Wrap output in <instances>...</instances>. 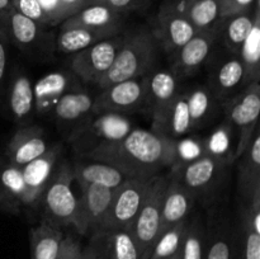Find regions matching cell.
<instances>
[{
  "mask_svg": "<svg viewBox=\"0 0 260 259\" xmlns=\"http://www.w3.org/2000/svg\"><path fill=\"white\" fill-rule=\"evenodd\" d=\"M241 63L244 68L245 85L259 81L260 79V8L256 10L253 28L246 37L240 52Z\"/></svg>",
  "mask_w": 260,
  "mask_h": 259,
  "instance_id": "obj_34",
  "label": "cell"
},
{
  "mask_svg": "<svg viewBox=\"0 0 260 259\" xmlns=\"http://www.w3.org/2000/svg\"><path fill=\"white\" fill-rule=\"evenodd\" d=\"M96 234L101 236L106 259H140L139 248L129 229Z\"/></svg>",
  "mask_w": 260,
  "mask_h": 259,
  "instance_id": "obj_35",
  "label": "cell"
},
{
  "mask_svg": "<svg viewBox=\"0 0 260 259\" xmlns=\"http://www.w3.org/2000/svg\"><path fill=\"white\" fill-rule=\"evenodd\" d=\"M144 112L152 118L169 106L180 93L179 79L170 68H155L144 76Z\"/></svg>",
  "mask_w": 260,
  "mask_h": 259,
  "instance_id": "obj_19",
  "label": "cell"
},
{
  "mask_svg": "<svg viewBox=\"0 0 260 259\" xmlns=\"http://www.w3.org/2000/svg\"><path fill=\"white\" fill-rule=\"evenodd\" d=\"M154 178H127L113 190L111 205L99 226L98 233H108L131 228L145 198L149 195Z\"/></svg>",
  "mask_w": 260,
  "mask_h": 259,
  "instance_id": "obj_7",
  "label": "cell"
},
{
  "mask_svg": "<svg viewBox=\"0 0 260 259\" xmlns=\"http://www.w3.org/2000/svg\"><path fill=\"white\" fill-rule=\"evenodd\" d=\"M159 46L147 28L124 32L123 42L112 68L98 83V89L128 79L142 78L156 68Z\"/></svg>",
  "mask_w": 260,
  "mask_h": 259,
  "instance_id": "obj_2",
  "label": "cell"
},
{
  "mask_svg": "<svg viewBox=\"0 0 260 259\" xmlns=\"http://www.w3.org/2000/svg\"><path fill=\"white\" fill-rule=\"evenodd\" d=\"M245 86L243 63L239 55L234 53L218 61L208 76V90L220 103L230 99Z\"/></svg>",
  "mask_w": 260,
  "mask_h": 259,
  "instance_id": "obj_21",
  "label": "cell"
},
{
  "mask_svg": "<svg viewBox=\"0 0 260 259\" xmlns=\"http://www.w3.org/2000/svg\"><path fill=\"white\" fill-rule=\"evenodd\" d=\"M217 38V29L198 30L187 43L169 56L170 69L179 80L194 75L202 68L210 58Z\"/></svg>",
  "mask_w": 260,
  "mask_h": 259,
  "instance_id": "obj_15",
  "label": "cell"
},
{
  "mask_svg": "<svg viewBox=\"0 0 260 259\" xmlns=\"http://www.w3.org/2000/svg\"><path fill=\"white\" fill-rule=\"evenodd\" d=\"M84 248L81 243L73 235L68 234L61 243L60 251H58L56 259H81Z\"/></svg>",
  "mask_w": 260,
  "mask_h": 259,
  "instance_id": "obj_42",
  "label": "cell"
},
{
  "mask_svg": "<svg viewBox=\"0 0 260 259\" xmlns=\"http://www.w3.org/2000/svg\"><path fill=\"white\" fill-rule=\"evenodd\" d=\"M8 62H9V42L0 30V94L7 85Z\"/></svg>",
  "mask_w": 260,
  "mask_h": 259,
  "instance_id": "obj_44",
  "label": "cell"
},
{
  "mask_svg": "<svg viewBox=\"0 0 260 259\" xmlns=\"http://www.w3.org/2000/svg\"><path fill=\"white\" fill-rule=\"evenodd\" d=\"M167 184V175L154 178L149 195L129 228L139 248L140 259H149L161 231V206Z\"/></svg>",
  "mask_w": 260,
  "mask_h": 259,
  "instance_id": "obj_8",
  "label": "cell"
},
{
  "mask_svg": "<svg viewBox=\"0 0 260 259\" xmlns=\"http://www.w3.org/2000/svg\"><path fill=\"white\" fill-rule=\"evenodd\" d=\"M0 30L9 45L15 46L20 52L40 60L52 57L55 50V33L37 22L12 9L0 17Z\"/></svg>",
  "mask_w": 260,
  "mask_h": 259,
  "instance_id": "obj_5",
  "label": "cell"
},
{
  "mask_svg": "<svg viewBox=\"0 0 260 259\" xmlns=\"http://www.w3.org/2000/svg\"><path fill=\"white\" fill-rule=\"evenodd\" d=\"M45 130L37 124L18 126L5 147L4 157L12 164L22 168L37 159L48 150Z\"/></svg>",
  "mask_w": 260,
  "mask_h": 259,
  "instance_id": "obj_20",
  "label": "cell"
},
{
  "mask_svg": "<svg viewBox=\"0 0 260 259\" xmlns=\"http://www.w3.org/2000/svg\"><path fill=\"white\" fill-rule=\"evenodd\" d=\"M127 15V13L118 12L107 5L93 4L63 20L60 27H85L123 32V23Z\"/></svg>",
  "mask_w": 260,
  "mask_h": 259,
  "instance_id": "obj_27",
  "label": "cell"
},
{
  "mask_svg": "<svg viewBox=\"0 0 260 259\" xmlns=\"http://www.w3.org/2000/svg\"><path fill=\"white\" fill-rule=\"evenodd\" d=\"M7 104L10 117L18 126L32 124L36 114L33 83L29 75L20 68L8 74Z\"/></svg>",
  "mask_w": 260,
  "mask_h": 259,
  "instance_id": "obj_18",
  "label": "cell"
},
{
  "mask_svg": "<svg viewBox=\"0 0 260 259\" xmlns=\"http://www.w3.org/2000/svg\"><path fill=\"white\" fill-rule=\"evenodd\" d=\"M184 15L197 30L217 29L221 22L220 0H184L182 4H172Z\"/></svg>",
  "mask_w": 260,
  "mask_h": 259,
  "instance_id": "obj_32",
  "label": "cell"
},
{
  "mask_svg": "<svg viewBox=\"0 0 260 259\" xmlns=\"http://www.w3.org/2000/svg\"><path fill=\"white\" fill-rule=\"evenodd\" d=\"M63 238L62 229L41 221L29 230L30 259H56Z\"/></svg>",
  "mask_w": 260,
  "mask_h": 259,
  "instance_id": "obj_33",
  "label": "cell"
},
{
  "mask_svg": "<svg viewBox=\"0 0 260 259\" xmlns=\"http://www.w3.org/2000/svg\"><path fill=\"white\" fill-rule=\"evenodd\" d=\"M150 32L157 46L170 56L187 43L198 30L172 4H168L157 13Z\"/></svg>",
  "mask_w": 260,
  "mask_h": 259,
  "instance_id": "obj_13",
  "label": "cell"
},
{
  "mask_svg": "<svg viewBox=\"0 0 260 259\" xmlns=\"http://www.w3.org/2000/svg\"><path fill=\"white\" fill-rule=\"evenodd\" d=\"M197 201V196L192 190L168 177L161 206V231L189 218V213Z\"/></svg>",
  "mask_w": 260,
  "mask_h": 259,
  "instance_id": "obj_24",
  "label": "cell"
},
{
  "mask_svg": "<svg viewBox=\"0 0 260 259\" xmlns=\"http://www.w3.org/2000/svg\"><path fill=\"white\" fill-rule=\"evenodd\" d=\"M145 80L142 78L128 79L101 89L94 96L93 113L128 114L144 112Z\"/></svg>",
  "mask_w": 260,
  "mask_h": 259,
  "instance_id": "obj_12",
  "label": "cell"
},
{
  "mask_svg": "<svg viewBox=\"0 0 260 259\" xmlns=\"http://www.w3.org/2000/svg\"><path fill=\"white\" fill-rule=\"evenodd\" d=\"M206 154L205 140L196 136H183L174 141V157L169 170L178 169Z\"/></svg>",
  "mask_w": 260,
  "mask_h": 259,
  "instance_id": "obj_40",
  "label": "cell"
},
{
  "mask_svg": "<svg viewBox=\"0 0 260 259\" xmlns=\"http://www.w3.org/2000/svg\"><path fill=\"white\" fill-rule=\"evenodd\" d=\"M83 86L80 79L69 70H55L41 76L33 83L35 108L38 116H50L56 104L66 93Z\"/></svg>",
  "mask_w": 260,
  "mask_h": 259,
  "instance_id": "obj_16",
  "label": "cell"
},
{
  "mask_svg": "<svg viewBox=\"0 0 260 259\" xmlns=\"http://www.w3.org/2000/svg\"><path fill=\"white\" fill-rule=\"evenodd\" d=\"M91 256L90 259H106L103 253V249H102V243H101V236L99 234H94L91 235Z\"/></svg>",
  "mask_w": 260,
  "mask_h": 259,
  "instance_id": "obj_46",
  "label": "cell"
},
{
  "mask_svg": "<svg viewBox=\"0 0 260 259\" xmlns=\"http://www.w3.org/2000/svg\"><path fill=\"white\" fill-rule=\"evenodd\" d=\"M25 207V184L22 168L0 157V211L18 215Z\"/></svg>",
  "mask_w": 260,
  "mask_h": 259,
  "instance_id": "obj_25",
  "label": "cell"
},
{
  "mask_svg": "<svg viewBox=\"0 0 260 259\" xmlns=\"http://www.w3.org/2000/svg\"><path fill=\"white\" fill-rule=\"evenodd\" d=\"M187 93L188 106H189L190 118H192L193 131L202 127L211 121L216 112V107L220 102L212 95L207 86H197Z\"/></svg>",
  "mask_w": 260,
  "mask_h": 259,
  "instance_id": "obj_36",
  "label": "cell"
},
{
  "mask_svg": "<svg viewBox=\"0 0 260 259\" xmlns=\"http://www.w3.org/2000/svg\"><path fill=\"white\" fill-rule=\"evenodd\" d=\"M258 9L259 2L256 3L253 10L221 18V22L217 27L218 37L222 38L223 45L230 53L239 55L246 37L253 28Z\"/></svg>",
  "mask_w": 260,
  "mask_h": 259,
  "instance_id": "obj_31",
  "label": "cell"
},
{
  "mask_svg": "<svg viewBox=\"0 0 260 259\" xmlns=\"http://www.w3.org/2000/svg\"><path fill=\"white\" fill-rule=\"evenodd\" d=\"M12 8L20 14L37 22L38 24L48 28L47 18L38 0H12Z\"/></svg>",
  "mask_w": 260,
  "mask_h": 259,
  "instance_id": "obj_41",
  "label": "cell"
},
{
  "mask_svg": "<svg viewBox=\"0 0 260 259\" xmlns=\"http://www.w3.org/2000/svg\"><path fill=\"white\" fill-rule=\"evenodd\" d=\"M175 140L151 128H132L123 139L99 147L86 159L106 163L128 178H152L170 169Z\"/></svg>",
  "mask_w": 260,
  "mask_h": 259,
  "instance_id": "obj_1",
  "label": "cell"
},
{
  "mask_svg": "<svg viewBox=\"0 0 260 259\" xmlns=\"http://www.w3.org/2000/svg\"><path fill=\"white\" fill-rule=\"evenodd\" d=\"M132 128L124 114L91 113L69 132L66 141L79 159H86L99 147L123 139Z\"/></svg>",
  "mask_w": 260,
  "mask_h": 259,
  "instance_id": "obj_3",
  "label": "cell"
},
{
  "mask_svg": "<svg viewBox=\"0 0 260 259\" xmlns=\"http://www.w3.org/2000/svg\"><path fill=\"white\" fill-rule=\"evenodd\" d=\"M80 195L76 202V211L71 228L80 235H94L111 205L113 190L96 184L79 183Z\"/></svg>",
  "mask_w": 260,
  "mask_h": 259,
  "instance_id": "obj_11",
  "label": "cell"
},
{
  "mask_svg": "<svg viewBox=\"0 0 260 259\" xmlns=\"http://www.w3.org/2000/svg\"><path fill=\"white\" fill-rule=\"evenodd\" d=\"M233 259H260V190L239 208Z\"/></svg>",
  "mask_w": 260,
  "mask_h": 259,
  "instance_id": "obj_14",
  "label": "cell"
},
{
  "mask_svg": "<svg viewBox=\"0 0 260 259\" xmlns=\"http://www.w3.org/2000/svg\"><path fill=\"white\" fill-rule=\"evenodd\" d=\"M94 95L83 86L66 93L58 101L50 117L61 131L69 132L93 113Z\"/></svg>",
  "mask_w": 260,
  "mask_h": 259,
  "instance_id": "obj_22",
  "label": "cell"
},
{
  "mask_svg": "<svg viewBox=\"0 0 260 259\" xmlns=\"http://www.w3.org/2000/svg\"><path fill=\"white\" fill-rule=\"evenodd\" d=\"M38 3L47 18L48 28H53L84 8L99 4V0H38Z\"/></svg>",
  "mask_w": 260,
  "mask_h": 259,
  "instance_id": "obj_38",
  "label": "cell"
},
{
  "mask_svg": "<svg viewBox=\"0 0 260 259\" xmlns=\"http://www.w3.org/2000/svg\"><path fill=\"white\" fill-rule=\"evenodd\" d=\"M238 160V192L241 200L250 202L253 196L260 190V135L258 128L249 146Z\"/></svg>",
  "mask_w": 260,
  "mask_h": 259,
  "instance_id": "obj_26",
  "label": "cell"
},
{
  "mask_svg": "<svg viewBox=\"0 0 260 259\" xmlns=\"http://www.w3.org/2000/svg\"><path fill=\"white\" fill-rule=\"evenodd\" d=\"M170 259H180V254H178V255L173 256V258H170Z\"/></svg>",
  "mask_w": 260,
  "mask_h": 259,
  "instance_id": "obj_49",
  "label": "cell"
},
{
  "mask_svg": "<svg viewBox=\"0 0 260 259\" xmlns=\"http://www.w3.org/2000/svg\"><path fill=\"white\" fill-rule=\"evenodd\" d=\"M146 0H99V4L107 5L114 10H118L122 13H129L132 10H137Z\"/></svg>",
  "mask_w": 260,
  "mask_h": 259,
  "instance_id": "obj_45",
  "label": "cell"
},
{
  "mask_svg": "<svg viewBox=\"0 0 260 259\" xmlns=\"http://www.w3.org/2000/svg\"><path fill=\"white\" fill-rule=\"evenodd\" d=\"M12 9V0H0V17Z\"/></svg>",
  "mask_w": 260,
  "mask_h": 259,
  "instance_id": "obj_47",
  "label": "cell"
},
{
  "mask_svg": "<svg viewBox=\"0 0 260 259\" xmlns=\"http://www.w3.org/2000/svg\"><path fill=\"white\" fill-rule=\"evenodd\" d=\"M188 220L189 218L162 230L152 248L149 259H170L180 254L185 231H187Z\"/></svg>",
  "mask_w": 260,
  "mask_h": 259,
  "instance_id": "obj_37",
  "label": "cell"
},
{
  "mask_svg": "<svg viewBox=\"0 0 260 259\" xmlns=\"http://www.w3.org/2000/svg\"><path fill=\"white\" fill-rule=\"evenodd\" d=\"M118 33L122 32L113 29H91L85 27H60L55 35V50L56 52L63 55H74L95 42Z\"/></svg>",
  "mask_w": 260,
  "mask_h": 259,
  "instance_id": "obj_30",
  "label": "cell"
},
{
  "mask_svg": "<svg viewBox=\"0 0 260 259\" xmlns=\"http://www.w3.org/2000/svg\"><path fill=\"white\" fill-rule=\"evenodd\" d=\"M123 38L124 32L118 33L74 53L70 60V70L80 79L81 83L98 85L101 79L113 65Z\"/></svg>",
  "mask_w": 260,
  "mask_h": 259,
  "instance_id": "obj_10",
  "label": "cell"
},
{
  "mask_svg": "<svg viewBox=\"0 0 260 259\" xmlns=\"http://www.w3.org/2000/svg\"><path fill=\"white\" fill-rule=\"evenodd\" d=\"M151 130L172 140L187 136L193 131L187 93H179L174 101L151 118Z\"/></svg>",
  "mask_w": 260,
  "mask_h": 259,
  "instance_id": "obj_23",
  "label": "cell"
},
{
  "mask_svg": "<svg viewBox=\"0 0 260 259\" xmlns=\"http://www.w3.org/2000/svg\"><path fill=\"white\" fill-rule=\"evenodd\" d=\"M90 256H91V244L89 243V245L86 246V248H84L81 259H90Z\"/></svg>",
  "mask_w": 260,
  "mask_h": 259,
  "instance_id": "obj_48",
  "label": "cell"
},
{
  "mask_svg": "<svg viewBox=\"0 0 260 259\" xmlns=\"http://www.w3.org/2000/svg\"><path fill=\"white\" fill-rule=\"evenodd\" d=\"M180 259H206V225L198 216L188 220Z\"/></svg>",
  "mask_w": 260,
  "mask_h": 259,
  "instance_id": "obj_39",
  "label": "cell"
},
{
  "mask_svg": "<svg viewBox=\"0 0 260 259\" xmlns=\"http://www.w3.org/2000/svg\"><path fill=\"white\" fill-rule=\"evenodd\" d=\"M236 225L222 216H213L206 228V259H233Z\"/></svg>",
  "mask_w": 260,
  "mask_h": 259,
  "instance_id": "obj_28",
  "label": "cell"
},
{
  "mask_svg": "<svg viewBox=\"0 0 260 259\" xmlns=\"http://www.w3.org/2000/svg\"><path fill=\"white\" fill-rule=\"evenodd\" d=\"M71 165H73L74 179L78 184L88 183V184H96L116 189L128 178L117 168L95 160L79 159L75 163H71Z\"/></svg>",
  "mask_w": 260,
  "mask_h": 259,
  "instance_id": "obj_29",
  "label": "cell"
},
{
  "mask_svg": "<svg viewBox=\"0 0 260 259\" xmlns=\"http://www.w3.org/2000/svg\"><path fill=\"white\" fill-rule=\"evenodd\" d=\"M229 164L228 160L205 154L178 169L170 170L168 177L192 190L197 200L210 198L220 188Z\"/></svg>",
  "mask_w": 260,
  "mask_h": 259,
  "instance_id": "obj_9",
  "label": "cell"
},
{
  "mask_svg": "<svg viewBox=\"0 0 260 259\" xmlns=\"http://www.w3.org/2000/svg\"><path fill=\"white\" fill-rule=\"evenodd\" d=\"M62 145L55 144L47 151L22 167L23 180L25 184V207H37L40 198L62 157Z\"/></svg>",
  "mask_w": 260,
  "mask_h": 259,
  "instance_id": "obj_17",
  "label": "cell"
},
{
  "mask_svg": "<svg viewBox=\"0 0 260 259\" xmlns=\"http://www.w3.org/2000/svg\"><path fill=\"white\" fill-rule=\"evenodd\" d=\"M225 113V121L236 132V145L234 149V160L245 151L258 128L260 113V84L259 81L249 84L238 94L220 103Z\"/></svg>",
  "mask_w": 260,
  "mask_h": 259,
  "instance_id": "obj_6",
  "label": "cell"
},
{
  "mask_svg": "<svg viewBox=\"0 0 260 259\" xmlns=\"http://www.w3.org/2000/svg\"><path fill=\"white\" fill-rule=\"evenodd\" d=\"M258 2L259 0H220L221 17H229L253 10Z\"/></svg>",
  "mask_w": 260,
  "mask_h": 259,
  "instance_id": "obj_43",
  "label": "cell"
},
{
  "mask_svg": "<svg viewBox=\"0 0 260 259\" xmlns=\"http://www.w3.org/2000/svg\"><path fill=\"white\" fill-rule=\"evenodd\" d=\"M73 165L61 157L40 198L41 221L60 229L71 228L76 211Z\"/></svg>",
  "mask_w": 260,
  "mask_h": 259,
  "instance_id": "obj_4",
  "label": "cell"
}]
</instances>
